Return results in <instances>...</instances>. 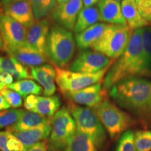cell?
I'll use <instances>...</instances> for the list:
<instances>
[{"label": "cell", "instance_id": "1", "mask_svg": "<svg viewBox=\"0 0 151 151\" xmlns=\"http://www.w3.org/2000/svg\"><path fill=\"white\" fill-rule=\"evenodd\" d=\"M141 34L142 28L134 31L125 50L109 69L104 80L103 88L106 91L125 79L151 77L143 51Z\"/></svg>", "mask_w": 151, "mask_h": 151}, {"label": "cell", "instance_id": "2", "mask_svg": "<svg viewBox=\"0 0 151 151\" xmlns=\"http://www.w3.org/2000/svg\"><path fill=\"white\" fill-rule=\"evenodd\" d=\"M109 94L120 106L142 121H151V81L142 78L125 79L113 86Z\"/></svg>", "mask_w": 151, "mask_h": 151}, {"label": "cell", "instance_id": "3", "mask_svg": "<svg viewBox=\"0 0 151 151\" xmlns=\"http://www.w3.org/2000/svg\"><path fill=\"white\" fill-rule=\"evenodd\" d=\"M76 43V39L71 31L54 24L50 27L46 42L48 60L55 67H66L74 55Z\"/></svg>", "mask_w": 151, "mask_h": 151}, {"label": "cell", "instance_id": "4", "mask_svg": "<svg viewBox=\"0 0 151 151\" xmlns=\"http://www.w3.org/2000/svg\"><path fill=\"white\" fill-rule=\"evenodd\" d=\"M92 109L113 139L120 137L135 122L130 115L107 99Z\"/></svg>", "mask_w": 151, "mask_h": 151}, {"label": "cell", "instance_id": "5", "mask_svg": "<svg viewBox=\"0 0 151 151\" xmlns=\"http://www.w3.org/2000/svg\"><path fill=\"white\" fill-rule=\"evenodd\" d=\"M133 32L127 25L109 24L102 37L92 49L112 60L118 59L127 47Z\"/></svg>", "mask_w": 151, "mask_h": 151}, {"label": "cell", "instance_id": "6", "mask_svg": "<svg viewBox=\"0 0 151 151\" xmlns=\"http://www.w3.org/2000/svg\"><path fill=\"white\" fill-rule=\"evenodd\" d=\"M52 129L49 138L50 151L66 150L76 132V126L69 109H60L51 118Z\"/></svg>", "mask_w": 151, "mask_h": 151}, {"label": "cell", "instance_id": "7", "mask_svg": "<svg viewBox=\"0 0 151 151\" xmlns=\"http://www.w3.org/2000/svg\"><path fill=\"white\" fill-rule=\"evenodd\" d=\"M69 109L75 121L77 131L90 136L98 148L102 147L106 140V134L103 124L93 109L74 104L70 106Z\"/></svg>", "mask_w": 151, "mask_h": 151}, {"label": "cell", "instance_id": "8", "mask_svg": "<svg viewBox=\"0 0 151 151\" xmlns=\"http://www.w3.org/2000/svg\"><path fill=\"white\" fill-rule=\"evenodd\" d=\"M111 67V66H110ZM110 67L97 73H78L54 66L56 71L55 82L62 94L78 91L92 85L99 83Z\"/></svg>", "mask_w": 151, "mask_h": 151}, {"label": "cell", "instance_id": "9", "mask_svg": "<svg viewBox=\"0 0 151 151\" xmlns=\"http://www.w3.org/2000/svg\"><path fill=\"white\" fill-rule=\"evenodd\" d=\"M113 60L105 55L93 50H81L69 65V71L73 72L93 73L110 67Z\"/></svg>", "mask_w": 151, "mask_h": 151}, {"label": "cell", "instance_id": "10", "mask_svg": "<svg viewBox=\"0 0 151 151\" xmlns=\"http://www.w3.org/2000/svg\"><path fill=\"white\" fill-rule=\"evenodd\" d=\"M0 34L4 51L26 45L27 29L16 20L3 13L0 7Z\"/></svg>", "mask_w": 151, "mask_h": 151}, {"label": "cell", "instance_id": "11", "mask_svg": "<svg viewBox=\"0 0 151 151\" xmlns=\"http://www.w3.org/2000/svg\"><path fill=\"white\" fill-rule=\"evenodd\" d=\"M83 8V0H69L57 5L50 17L56 24L71 32L74 29L77 18Z\"/></svg>", "mask_w": 151, "mask_h": 151}, {"label": "cell", "instance_id": "12", "mask_svg": "<svg viewBox=\"0 0 151 151\" xmlns=\"http://www.w3.org/2000/svg\"><path fill=\"white\" fill-rule=\"evenodd\" d=\"M50 25L48 18L35 20L32 25L27 29L26 45L35 51L46 55V42Z\"/></svg>", "mask_w": 151, "mask_h": 151}, {"label": "cell", "instance_id": "13", "mask_svg": "<svg viewBox=\"0 0 151 151\" xmlns=\"http://www.w3.org/2000/svg\"><path fill=\"white\" fill-rule=\"evenodd\" d=\"M23 105L27 111L52 118L59 111L61 101L58 95L41 97L32 94L24 98Z\"/></svg>", "mask_w": 151, "mask_h": 151}, {"label": "cell", "instance_id": "14", "mask_svg": "<svg viewBox=\"0 0 151 151\" xmlns=\"http://www.w3.org/2000/svg\"><path fill=\"white\" fill-rule=\"evenodd\" d=\"M65 95L73 103L94 109L106 100V90L102 89L99 83L78 91L68 92Z\"/></svg>", "mask_w": 151, "mask_h": 151}, {"label": "cell", "instance_id": "15", "mask_svg": "<svg viewBox=\"0 0 151 151\" xmlns=\"http://www.w3.org/2000/svg\"><path fill=\"white\" fill-rule=\"evenodd\" d=\"M1 8L4 14L16 20L26 29L32 25L36 20L29 0H16Z\"/></svg>", "mask_w": 151, "mask_h": 151}, {"label": "cell", "instance_id": "16", "mask_svg": "<svg viewBox=\"0 0 151 151\" xmlns=\"http://www.w3.org/2000/svg\"><path fill=\"white\" fill-rule=\"evenodd\" d=\"M30 73L32 78L43 88V95L46 97L53 95L56 92L55 83L56 71L54 67L49 64H45L39 67H31Z\"/></svg>", "mask_w": 151, "mask_h": 151}, {"label": "cell", "instance_id": "17", "mask_svg": "<svg viewBox=\"0 0 151 151\" xmlns=\"http://www.w3.org/2000/svg\"><path fill=\"white\" fill-rule=\"evenodd\" d=\"M99 21L117 25H127L122 13L121 4L116 0H100L97 6Z\"/></svg>", "mask_w": 151, "mask_h": 151}, {"label": "cell", "instance_id": "18", "mask_svg": "<svg viewBox=\"0 0 151 151\" xmlns=\"http://www.w3.org/2000/svg\"><path fill=\"white\" fill-rule=\"evenodd\" d=\"M6 52L9 56L13 57L22 65L27 67H39L49 60L46 55L35 51L27 45L9 49Z\"/></svg>", "mask_w": 151, "mask_h": 151}, {"label": "cell", "instance_id": "19", "mask_svg": "<svg viewBox=\"0 0 151 151\" xmlns=\"http://www.w3.org/2000/svg\"><path fill=\"white\" fill-rule=\"evenodd\" d=\"M109 24L97 22L82 32L76 35V42L78 48L81 50L92 48L101 39Z\"/></svg>", "mask_w": 151, "mask_h": 151}, {"label": "cell", "instance_id": "20", "mask_svg": "<svg viewBox=\"0 0 151 151\" xmlns=\"http://www.w3.org/2000/svg\"><path fill=\"white\" fill-rule=\"evenodd\" d=\"M52 129L51 122L44 125L24 131L16 132L13 134L25 147L26 150L39 141L47 140ZM11 133V132H10Z\"/></svg>", "mask_w": 151, "mask_h": 151}, {"label": "cell", "instance_id": "21", "mask_svg": "<svg viewBox=\"0 0 151 151\" xmlns=\"http://www.w3.org/2000/svg\"><path fill=\"white\" fill-rule=\"evenodd\" d=\"M50 122H51V118H47L46 116H41L39 113L32 111L23 110L18 122L10 127H7L6 131L11 133L24 131V130L40 127Z\"/></svg>", "mask_w": 151, "mask_h": 151}, {"label": "cell", "instance_id": "22", "mask_svg": "<svg viewBox=\"0 0 151 151\" xmlns=\"http://www.w3.org/2000/svg\"><path fill=\"white\" fill-rule=\"evenodd\" d=\"M121 9L127 26L132 31L149 25L141 16L135 0H123L121 2Z\"/></svg>", "mask_w": 151, "mask_h": 151}, {"label": "cell", "instance_id": "23", "mask_svg": "<svg viewBox=\"0 0 151 151\" xmlns=\"http://www.w3.org/2000/svg\"><path fill=\"white\" fill-rule=\"evenodd\" d=\"M6 72L17 81L32 78L31 73L26 67L11 56H0V74Z\"/></svg>", "mask_w": 151, "mask_h": 151}, {"label": "cell", "instance_id": "24", "mask_svg": "<svg viewBox=\"0 0 151 151\" xmlns=\"http://www.w3.org/2000/svg\"><path fill=\"white\" fill-rule=\"evenodd\" d=\"M98 21H99V12L97 7H83L77 18L73 32L75 35H78L97 23Z\"/></svg>", "mask_w": 151, "mask_h": 151}, {"label": "cell", "instance_id": "25", "mask_svg": "<svg viewBox=\"0 0 151 151\" xmlns=\"http://www.w3.org/2000/svg\"><path fill=\"white\" fill-rule=\"evenodd\" d=\"M65 151H98V147L90 136L76 130Z\"/></svg>", "mask_w": 151, "mask_h": 151}, {"label": "cell", "instance_id": "26", "mask_svg": "<svg viewBox=\"0 0 151 151\" xmlns=\"http://www.w3.org/2000/svg\"><path fill=\"white\" fill-rule=\"evenodd\" d=\"M9 89L18 92L22 97L26 98L27 96L39 95L43 93V88L35 81L30 79H22L16 81L7 87Z\"/></svg>", "mask_w": 151, "mask_h": 151}, {"label": "cell", "instance_id": "27", "mask_svg": "<svg viewBox=\"0 0 151 151\" xmlns=\"http://www.w3.org/2000/svg\"><path fill=\"white\" fill-rule=\"evenodd\" d=\"M36 20L47 18L57 6L56 0H29Z\"/></svg>", "mask_w": 151, "mask_h": 151}, {"label": "cell", "instance_id": "28", "mask_svg": "<svg viewBox=\"0 0 151 151\" xmlns=\"http://www.w3.org/2000/svg\"><path fill=\"white\" fill-rule=\"evenodd\" d=\"M0 150L26 151V148L13 134L6 130L0 131Z\"/></svg>", "mask_w": 151, "mask_h": 151}, {"label": "cell", "instance_id": "29", "mask_svg": "<svg viewBox=\"0 0 151 151\" xmlns=\"http://www.w3.org/2000/svg\"><path fill=\"white\" fill-rule=\"evenodd\" d=\"M22 109H6L0 111V129L7 128L18 122Z\"/></svg>", "mask_w": 151, "mask_h": 151}, {"label": "cell", "instance_id": "30", "mask_svg": "<svg viewBox=\"0 0 151 151\" xmlns=\"http://www.w3.org/2000/svg\"><path fill=\"white\" fill-rule=\"evenodd\" d=\"M134 144L137 151L151 150V131L139 130L134 133Z\"/></svg>", "mask_w": 151, "mask_h": 151}, {"label": "cell", "instance_id": "31", "mask_svg": "<svg viewBox=\"0 0 151 151\" xmlns=\"http://www.w3.org/2000/svg\"><path fill=\"white\" fill-rule=\"evenodd\" d=\"M141 41L147 65L151 72V27L147 26L142 28Z\"/></svg>", "mask_w": 151, "mask_h": 151}, {"label": "cell", "instance_id": "32", "mask_svg": "<svg viewBox=\"0 0 151 151\" xmlns=\"http://www.w3.org/2000/svg\"><path fill=\"white\" fill-rule=\"evenodd\" d=\"M117 151H137L134 144V133L132 130H127L120 136Z\"/></svg>", "mask_w": 151, "mask_h": 151}, {"label": "cell", "instance_id": "33", "mask_svg": "<svg viewBox=\"0 0 151 151\" xmlns=\"http://www.w3.org/2000/svg\"><path fill=\"white\" fill-rule=\"evenodd\" d=\"M0 94L3 96L6 101L12 108H19L22 105V96L18 92L6 88L1 90Z\"/></svg>", "mask_w": 151, "mask_h": 151}, {"label": "cell", "instance_id": "34", "mask_svg": "<svg viewBox=\"0 0 151 151\" xmlns=\"http://www.w3.org/2000/svg\"><path fill=\"white\" fill-rule=\"evenodd\" d=\"M139 12L146 21L151 24V0H135Z\"/></svg>", "mask_w": 151, "mask_h": 151}, {"label": "cell", "instance_id": "35", "mask_svg": "<svg viewBox=\"0 0 151 151\" xmlns=\"http://www.w3.org/2000/svg\"><path fill=\"white\" fill-rule=\"evenodd\" d=\"M26 151H49L48 141L44 140L39 141L30 148H27Z\"/></svg>", "mask_w": 151, "mask_h": 151}, {"label": "cell", "instance_id": "36", "mask_svg": "<svg viewBox=\"0 0 151 151\" xmlns=\"http://www.w3.org/2000/svg\"><path fill=\"white\" fill-rule=\"evenodd\" d=\"M10 107V105L6 101V99L4 98L3 96L0 94V111L6 110V109H9Z\"/></svg>", "mask_w": 151, "mask_h": 151}, {"label": "cell", "instance_id": "37", "mask_svg": "<svg viewBox=\"0 0 151 151\" xmlns=\"http://www.w3.org/2000/svg\"><path fill=\"white\" fill-rule=\"evenodd\" d=\"M100 0H83L84 8H88V7H92L94 5L99 3Z\"/></svg>", "mask_w": 151, "mask_h": 151}, {"label": "cell", "instance_id": "38", "mask_svg": "<svg viewBox=\"0 0 151 151\" xmlns=\"http://www.w3.org/2000/svg\"><path fill=\"white\" fill-rule=\"evenodd\" d=\"M14 1H16V0H0V7H2L7 4L12 2Z\"/></svg>", "mask_w": 151, "mask_h": 151}, {"label": "cell", "instance_id": "39", "mask_svg": "<svg viewBox=\"0 0 151 151\" xmlns=\"http://www.w3.org/2000/svg\"><path fill=\"white\" fill-rule=\"evenodd\" d=\"M3 50H4V42L2 38H1V34H0V51H3Z\"/></svg>", "mask_w": 151, "mask_h": 151}, {"label": "cell", "instance_id": "40", "mask_svg": "<svg viewBox=\"0 0 151 151\" xmlns=\"http://www.w3.org/2000/svg\"><path fill=\"white\" fill-rule=\"evenodd\" d=\"M56 1H57V4H61L67 2V1H69V0H56Z\"/></svg>", "mask_w": 151, "mask_h": 151}, {"label": "cell", "instance_id": "41", "mask_svg": "<svg viewBox=\"0 0 151 151\" xmlns=\"http://www.w3.org/2000/svg\"><path fill=\"white\" fill-rule=\"evenodd\" d=\"M116 1H123V0H116Z\"/></svg>", "mask_w": 151, "mask_h": 151}]
</instances>
